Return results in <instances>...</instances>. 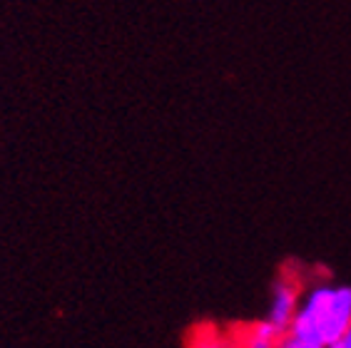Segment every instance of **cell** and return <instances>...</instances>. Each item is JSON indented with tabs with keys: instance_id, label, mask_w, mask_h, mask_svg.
<instances>
[{
	"instance_id": "1",
	"label": "cell",
	"mask_w": 351,
	"mask_h": 348,
	"mask_svg": "<svg viewBox=\"0 0 351 348\" xmlns=\"http://www.w3.org/2000/svg\"><path fill=\"white\" fill-rule=\"evenodd\" d=\"M351 326V286L319 284L302 299L287 336L331 348Z\"/></svg>"
},
{
	"instance_id": "2",
	"label": "cell",
	"mask_w": 351,
	"mask_h": 348,
	"mask_svg": "<svg viewBox=\"0 0 351 348\" xmlns=\"http://www.w3.org/2000/svg\"><path fill=\"white\" fill-rule=\"evenodd\" d=\"M299 303H302V284H299V274H287L282 271V276L274 284V291H271V301L269 311H267V321H271L279 328H289L291 319L297 314Z\"/></svg>"
},
{
	"instance_id": "3",
	"label": "cell",
	"mask_w": 351,
	"mask_h": 348,
	"mask_svg": "<svg viewBox=\"0 0 351 348\" xmlns=\"http://www.w3.org/2000/svg\"><path fill=\"white\" fill-rule=\"evenodd\" d=\"M187 348H227V343L212 326H199L189 334Z\"/></svg>"
},
{
	"instance_id": "4",
	"label": "cell",
	"mask_w": 351,
	"mask_h": 348,
	"mask_svg": "<svg viewBox=\"0 0 351 348\" xmlns=\"http://www.w3.org/2000/svg\"><path fill=\"white\" fill-rule=\"evenodd\" d=\"M282 348H324V346H314V343H304V341H297V338H284Z\"/></svg>"
},
{
	"instance_id": "5",
	"label": "cell",
	"mask_w": 351,
	"mask_h": 348,
	"mask_svg": "<svg viewBox=\"0 0 351 348\" xmlns=\"http://www.w3.org/2000/svg\"><path fill=\"white\" fill-rule=\"evenodd\" d=\"M331 348H351V326L346 328V334L341 336V338H339V341L334 343Z\"/></svg>"
}]
</instances>
